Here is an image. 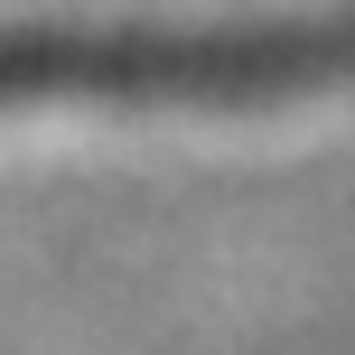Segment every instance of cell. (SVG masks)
<instances>
[{
    "label": "cell",
    "instance_id": "6da1fadb",
    "mask_svg": "<svg viewBox=\"0 0 355 355\" xmlns=\"http://www.w3.org/2000/svg\"><path fill=\"white\" fill-rule=\"evenodd\" d=\"M355 85V19L0 28V112L28 103H300Z\"/></svg>",
    "mask_w": 355,
    "mask_h": 355
}]
</instances>
